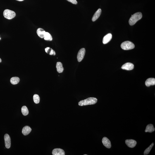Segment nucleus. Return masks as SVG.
Listing matches in <instances>:
<instances>
[{
    "instance_id": "f257e3e1",
    "label": "nucleus",
    "mask_w": 155,
    "mask_h": 155,
    "mask_svg": "<svg viewBox=\"0 0 155 155\" xmlns=\"http://www.w3.org/2000/svg\"><path fill=\"white\" fill-rule=\"evenodd\" d=\"M97 99L94 97H89L79 102L78 105L80 106L94 105L97 102Z\"/></svg>"
},
{
    "instance_id": "f03ea898",
    "label": "nucleus",
    "mask_w": 155,
    "mask_h": 155,
    "mask_svg": "<svg viewBox=\"0 0 155 155\" xmlns=\"http://www.w3.org/2000/svg\"><path fill=\"white\" fill-rule=\"evenodd\" d=\"M142 17V14L140 12L134 14L133 15H132V16L129 19V24L131 26L134 25L138 21L140 20Z\"/></svg>"
},
{
    "instance_id": "7ed1b4c3",
    "label": "nucleus",
    "mask_w": 155,
    "mask_h": 155,
    "mask_svg": "<svg viewBox=\"0 0 155 155\" xmlns=\"http://www.w3.org/2000/svg\"><path fill=\"white\" fill-rule=\"evenodd\" d=\"M121 46L122 49L124 50L132 49L135 47L133 43L129 41H125L122 43Z\"/></svg>"
},
{
    "instance_id": "20e7f679",
    "label": "nucleus",
    "mask_w": 155,
    "mask_h": 155,
    "mask_svg": "<svg viewBox=\"0 0 155 155\" xmlns=\"http://www.w3.org/2000/svg\"><path fill=\"white\" fill-rule=\"evenodd\" d=\"M3 15L5 18L9 20L13 19L16 16L15 12L8 9H6L3 12Z\"/></svg>"
},
{
    "instance_id": "39448f33",
    "label": "nucleus",
    "mask_w": 155,
    "mask_h": 155,
    "mask_svg": "<svg viewBox=\"0 0 155 155\" xmlns=\"http://www.w3.org/2000/svg\"><path fill=\"white\" fill-rule=\"evenodd\" d=\"M85 52V49L84 48H82L79 50L77 56V60L78 62H81L83 59Z\"/></svg>"
},
{
    "instance_id": "423d86ee",
    "label": "nucleus",
    "mask_w": 155,
    "mask_h": 155,
    "mask_svg": "<svg viewBox=\"0 0 155 155\" xmlns=\"http://www.w3.org/2000/svg\"><path fill=\"white\" fill-rule=\"evenodd\" d=\"M5 146L7 149H9L11 146V139L9 135L6 134L4 136Z\"/></svg>"
},
{
    "instance_id": "0eeeda50",
    "label": "nucleus",
    "mask_w": 155,
    "mask_h": 155,
    "mask_svg": "<svg viewBox=\"0 0 155 155\" xmlns=\"http://www.w3.org/2000/svg\"><path fill=\"white\" fill-rule=\"evenodd\" d=\"M126 144L129 147L133 148L135 147L137 144V142L132 139H127L125 141Z\"/></svg>"
},
{
    "instance_id": "6e6552de",
    "label": "nucleus",
    "mask_w": 155,
    "mask_h": 155,
    "mask_svg": "<svg viewBox=\"0 0 155 155\" xmlns=\"http://www.w3.org/2000/svg\"><path fill=\"white\" fill-rule=\"evenodd\" d=\"M121 68L123 70H132L134 68V65L133 64L130 63H126L122 65Z\"/></svg>"
},
{
    "instance_id": "1a4fd4ad",
    "label": "nucleus",
    "mask_w": 155,
    "mask_h": 155,
    "mask_svg": "<svg viewBox=\"0 0 155 155\" xmlns=\"http://www.w3.org/2000/svg\"><path fill=\"white\" fill-rule=\"evenodd\" d=\"M103 144L105 147L108 149H110L111 147V142L108 138L104 137L103 138L102 140Z\"/></svg>"
},
{
    "instance_id": "9d476101",
    "label": "nucleus",
    "mask_w": 155,
    "mask_h": 155,
    "mask_svg": "<svg viewBox=\"0 0 155 155\" xmlns=\"http://www.w3.org/2000/svg\"><path fill=\"white\" fill-rule=\"evenodd\" d=\"M52 154L53 155H65V153L62 149L56 148L53 150Z\"/></svg>"
},
{
    "instance_id": "9b49d317",
    "label": "nucleus",
    "mask_w": 155,
    "mask_h": 155,
    "mask_svg": "<svg viewBox=\"0 0 155 155\" xmlns=\"http://www.w3.org/2000/svg\"><path fill=\"white\" fill-rule=\"evenodd\" d=\"M112 38V35L111 33H108L105 35L103 38V44H106L111 41Z\"/></svg>"
},
{
    "instance_id": "f8f14e48",
    "label": "nucleus",
    "mask_w": 155,
    "mask_h": 155,
    "mask_svg": "<svg viewBox=\"0 0 155 155\" xmlns=\"http://www.w3.org/2000/svg\"><path fill=\"white\" fill-rule=\"evenodd\" d=\"M146 85L149 87L151 85H154L155 84V79L154 78H150L146 80L145 82Z\"/></svg>"
},
{
    "instance_id": "ddd939ff",
    "label": "nucleus",
    "mask_w": 155,
    "mask_h": 155,
    "mask_svg": "<svg viewBox=\"0 0 155 155\" xmlns=\"http://www.w3.org/2000/svg\"><path fill=\"white\" fill-rule=\"evenodd\" d=\"M31 130L32 129L30 127L26 126L22 129V133L24 135L26 136L30 133Z\"/></svg>"
},
{
    "instance_id": "4468645a",
    "label": "nucleus",
    "mask_w": 155,
    "mask_h": 155,
    "mask_svg": "<svg viewBox=\"0 0 155 155\" xmlns=\"http://www.w3.org/2000/svg\"><path fill=\"white\" fill-rule=\"evenodd\" d=\"M101 13V9L99 8L98 10L94 14L92 18V21L94 22L96 20H97L99 18L100 16Z\"/></svg>"
},
{
    "instance_id": "2eb2a0df",
    "label": "nucleus",
    "mask_w": 155,
    "mask_h": 155,
    "mask_svg": "<svg viewBox=\"0 0 155 155\" xmlns=\"http://www.w3.org/2000/svg\"><path fill=\"white\" fill-rule=\"evenodd\" d=\"M56 68L57 71L59 73H62L63 71L64 68L61 62H58L56 63Z\"/></svg>"
},
{
    "instance_id": "dca6fc26",
    "label": "nucleus",
    "mask_w": 155,
    "mask_h": 155,
    "mask_svg": "<svg viewBox=\"0 0 155 155\" xmlns=\"http://www.w3.org/2000/svg\"><path fill=\"white\" fill-rule=\"evenodd\" d=\"M155 130V128L152 124H150L146 126L145 132L151 133L154 132Z\"/></svg>"
},
{
    "instance_id": "f3484780",
    "label": "nucleus",
    "mask_w": 155,
    "mask_h": 155,
    "mask_svg": "<svg viewBox=\"0 0 155 155\" xmlns=\"http://www.w3.org/2000/svg\"><path fill=\"white\" fill-rule=\"evenodd\" d=\"M37 34L38 36L41 38H44V34L45 33L46 31L42 28H39L37 29Z\"/></svg>"
},
{
    "instance_id": "a211bd4d",
    "label": "nucleus",
    "mask_w": 155,
    "mask_h": 155,
    "mask_svg": "<svg viewBox=\"0 0 155 155\" xmlns=\"http://www.w3.org/2000/svg\"><path fill=\"white\" fill-rule=\"evenodd\" d=\"M20 81L19 78L17 77H12L10 79V82L11 83L14 85L18 84Z\"/></svg>"
},
{
    "instance_id": "6ab92c4d",
    "label": "nucleus",
    "mask_w": 155,
    "mask_h": 155,
    "mask_svg": "<svg viewBox=\"0 0 155 155\" xmlns=\"http://www.w3.org/2000/svg\"><path fill=\"white\" fill-rule=\"evenodd\" d=\"M45 50L46 53L49 55L55 56L56 54L55 51L51 48L49 47H47L45 48Z\"/></svg>"
},
{
    "instance_id": "aec40b11",
    "label": "nucleus",
    "mask_w": 155,
    "mask_h": 155,
    "mask_svg": "<svg viewBox=\"0 0 155 155\" xmlns=\"http://www.w3.org/2000/svg\"><path fill=\"white\" fill-rule=\"evenodd\" d=\"M44 38L45 40L48 41L52 40V37L51 34L49 32H46L44 35Z\"/></svg>"
},
{
    "instance_id": "412c9836",
    "label": "nucleus",
    "mask_w": 155,
    "mask_h": 155,
    "mask_svg": "<svg viewBox=\"0 0 155 155\" xmlns=\"http://www.w3.org/2000/svg\"><path fill=\"white\" fill-rule=\"evenodd\" d=\"M22 113L24 116H26L28 114L29 111L27 107L25 106H23L21 108Z\"/></svg>"
},
{
    "instance_id": "4be33fe9",
    "label": "nucleus",
    "mask_w": 155,
    "mask_h": 155,
    "mask_svg": "<svg viewBox=\"0 0 155 155\" xmlns=\"http://www.w3.org/2000/svg\"><path fill=\"white\" fill-rule=\"evenodd\" d=\"M154 143H153L149 147L145 150L144 152V155H147L149 154L150 151H151V149H152L153 146H154Z\"/></svg>"
},
{
    "instance_id": "5701e85b",
    "label": "nucleus",
    "mask_w": 155,
    "mask_h": 155,
    "mask_svg": "<svg viewBox=\"0 0 155 155\" xmlns=\"http://www.w3.org/2000/svg\"><path fill=\"white\" fill-rule=\"evenodd\" d=\"M33 99L34 102L36 104L39 103L40 100V98L38 95L34 94L33 96Z\"/></svg>"
},
{
    "instance_id": "b1692460",
    "label": "nucleus",
    "mask_w": 155,
    "mask_h": 155,
    "mask_svg": "<svg viewBox=\"0 0 155 155\" xmlns=\"http://www.w3.org/2000/svg\"><path fill=\"white\" fill-rule=\"evenodd\" d=\"M67 0L73 4H76L77 3V2L76 0Z\"/></svg>"
},
{
    "instance_id": "393cba45",
    "label": "nucleus",
    "mask_w": 155,
    "mask_h": 155,
    "mask_svg": "<svg viewBox=\"0 0 155 155\" xmlns=\"http://www.w3.org/2000/svg\"><path fill=\"white\" fill-rule=\"evenodd\" d=\"M16 0L19 1H23L24 0Z\"/></svg>"
},
{
    "instance_id": "a878e982",
    "label": "nucleus",
    "mask_w": 155,
    "mask_h": 155,
    "mask_svg": "<svg viewBox=\"0 0 155 155\" xmlns=\"http://www.w3.org/2000/svg\"><path fill=\"white\" fill-rule=\"evenodd\" d=\"M1 62V59L0 58V63Z\"/></svg>"
},
{
    "instance_id": "bb28decb",
    "label": "nucleus",
    "mask_w": 155,
    "mask_h": 155,
    "mask_svg": "<svg viewBox=\"0 0 155 155\" xmlns=\"http://www.w3.org/2000/svg\"><path fill=\"white\" fill-rule=\"evenodd\" d=\"M84 155H87V154H84Z\"/></svg>"
},
{
    "instance_id": "cd10ccee",
    "label": "nucleus",
    "mask_w": 155,
    "mask_h": 155,
    "mask_svg": "<svg viewBox=\"0 0 155 155\" xmlns=\"http://www.w3.org/2000/svg\"><path fill=\"white\" fill-rule=\"evenodd\" d=\"M0 39H1V38H0Z\"/></svg>"
}]
</instances>
